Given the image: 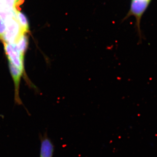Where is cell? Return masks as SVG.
<instances>
[{
	"mask_svg": "<svg viewBox=\"0 0 157 157\" xmlns=\"http://www.w3.org/2000/svg\"><path fill=\"white\" fill-rule=\"evenodd\" d=\"M4 49L8 62L15 91V101L21 104L19 87L21 80L25 73V56L28 45L26 35L17 43H4Z\"/></svg>",
	"mask_w": 157,
	"mask_h": 157,
	"instance_id": "cell-1",
	"label": "cell"
},
{
	"mask_svg": "<svg viewBox=\"0 0 157 157\" xmlns=\"http://www.w3.org/2000/svg\"><path fill=\"white\" fill-rule=\"evenodd\" d=\"M151 0H132L131 8L126 17L130 16L135 17L136 19V26L139 35L140 42H141L142 35L140 29V21L141 17L146 11Z\"/></svg>",
	"mask_w": 157,
	"mask_h": 157,
	"instance_id": "cell-2",
	"label": "cell"
},
{
	"mask_svg": "<svg viewBox=\"0 0 157 157\" xmlns=\"http://www.w3.org/2000/svg\"><path fill=\"white\" fill-rule=\"evenodd\" d=\"M54 146L47 135H44L41 139L40 157H52Z\"/></svg>",
	"mask_w": 157,
	"mask_h": 157,
	"instance_id": "cell-3",
	"label": "cell"
},
{
	"mask_svg": "<svg viewBox=\"0 0 157 157\" xmlns=\"http://www.w3.org/2000/svg\"><path fill=\"white\" fill-rule=\"evenodd\" d=\"M15 14H16V17H17V21L19 23L23 30L25 33H28L29 31V23L25 15L17 10L15 11Z\"/></svg>",
	"mask_w": 157,
	"mask_h": 157,
	"instance_id": "cell-4",
	"label": "cell"
},
{
	"mask_svg": "<svg viewBox=\"0 0 157 157\" xmlns=\"http://www.w3.org/2000/svg\"><path fill=\"white\" fill-rule=\"evenodd\" d=\"M5 9L6 10L15 12L16 9V2L15 0H2Z\"/></svg>",
	"mask_w": 157,
	"mask_h": 157,
	"instance_id": "cell-5",
	"label": "cell"
},
{
	"mask_svg": "<svg viewBox=\"0 0 157 157\" xmlns=\"http://www.w3.org/2000/svg\"><path fill=\"white\" fill-rule=\"evenodd\" d=\"M6 31V23L0 17V41L2 42Z\"/></svg>",
	"mask_w": 157,
	"mask_h": 157,
	"instance_id": "cell-6",
	"label": "cell"
},
{
	"mask_svg": "<svg viewBox=\"0 0 157 157\" xmlns=\"http://www.w3.org/2000/svg\"><path fill=\"white\" fill-rule=\"evenodd\" d=\"M15 1H16V3H17L19 1H21V0H15Z\"/></svg>",
	"mask_w": 157,
	"mask_h": 157,
	"instance_id": "cell-7",
	"label": "cell"
}]
</instances>
